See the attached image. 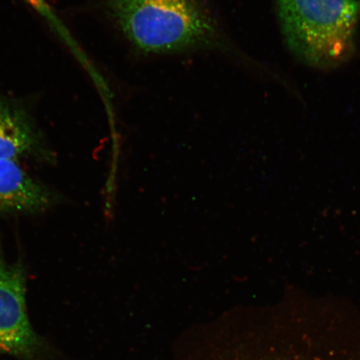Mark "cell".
Listing matches in <instances>:
<instances>
[{"mask_svg": "<svg viewBox=\"0 0 360 360\" xmlns=\"http://www.w3.org/2000/svg\"><path fill=\"white\" fill-rule=\"evenodd\" d=\"M108 13L138 51L168 55L221 44L204 0H105Z\"/></svg>", "mask_w": 360, "mask_h": 360, "instance_id": "6da1fadb", "label": "cell"}, {"mask_svg": "<svg viewBox=\"0 0 360 360\" xmlns=\"http://www.w3.org/2000/svg\"><path fill=\"white\" fill-rule=\"evenodd\" d=\"M244 360H360V316L292 312L252 334Z\"/></svg>", "mask_w": 360, "mask_h": 360, "instance_id": "7a4b0ae2", "label": "cell"}, {"mask_svg": "<svg viewBox=\"0 0 360 360\" xmlns=\"http://www.w3.org/2000/svg\"><path fill=\"white\" fill-rule=\"evenodd\" d=\"M283 34L306 64L328 69L354 51L358 0H276Z\"/></svg>", "mask_w": 360, "mask_h": 360, "instance_id": "3957f363", "label": "cell"}, {"mask_svg": "<svg viewBox=\"0 0 360 360\" xmlns=\"http://www.w3.org/2000/svg\"><path fill=\"white\" fill-rule=\"evenodd\" d=\"M26 283L22 261L7 260L0 249V353L29 358L39 340L27 312Z\"/></svg>", "mask_w": 360, "mask_h": 360, "instance_id": "277c9868", "label": "cell"}, {"mask_svg": "<svg viewBox=\"0 0 360 360\" xmlns=\"http://www.w3.org/2000/svg\"><path fill=\"white\" fill-rule=\"evenodd\" d=\"M0 159L34 160L53 163L55 154L47 146L32 116L19 103L0 94Z\"/></svg>", "mask_w": 360, "mask_h": 360, "instance_id": "5b68a950", "label": "cell"}, {"mask_svg": "<svg viewBox=\"0 0 360 360\" xmlns=\"http://www.w3.org/2000/svg\"><path fill=\"white\" fill-rule=\"evenodd\" d=\"M57 200L56 193L27 173L19 161L0 159V214L40 213Z\"/></svg>", "mask_w": 360, "mask_h": 360, "instance_id": "8992f818", "label": "cell"}, {"mask_svg": "<svg viewBox=\"0 0 360 360\" xmlns=\"http://www.w3.org/2000/svg\"><path fill=\"white\" fill-rule=\"evenodd\" d=\"M31 6L35 8L40 15L46 19L49 24L53 27L57 26L60 24V20L56 16L55 13L52 12L51 8L49 7L48 4L45 3L44 0H26Z\"/></svg>", "mask_w": 360, "mask_h": 360, "instance_id": "52a82bcc", "label": "cell"}]
</instances>
